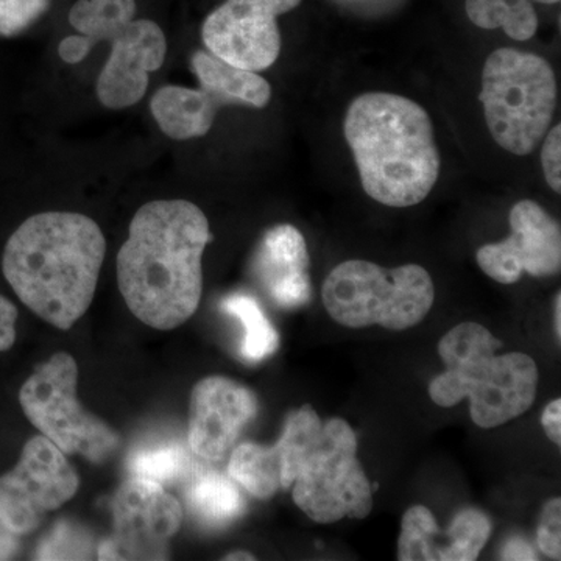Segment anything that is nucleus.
<instances>
[{
	"mask_svg": "<svg viewBox=\"0 0 561 561\" xmlns=\"http://www.w3.org/2000/svg\"><path fill=\"white\" fill-rule=\"evenodd\" d=\"M243 479L264 500L280 489L312 522L367 518L373 511L370 481L357 459V437L342 419L321 421L311 405L286 420L273 446L243 443L239 453Z\"/></svg>",
	"mask_w": 561,
	"mask_h": 561,
	"instance_id": "nucleus-1",
	"label": "nucleus"
},
{
	"mask_svg": "<svg viewBox=\"0 0 561 561\" xmlns=\"http://www.w3.org/2000/svg\"><path fill=\"white\" fill-rule=\"evenodd\" d=\"M209 221L187 201L140 206L117 254V284L128 309L147 327L171 331L201 306Z\"/></svg>",
	"mask_w": 561,
	"mask_h": 561,
	"instance_id": "nucleus-2",
	"label": "nucleus"
},
{
	"mask_svg": "<svg viewBox=\"0 0 561 561\" xmlns=\"http://www.w3.org/2000/svg\"><path fill=\"white\" fill-rule=\"evenodd\" d=\"M105 251V236L91 217L51 210L11 234L2 272L33 313L68 331L94 300Z\"/></svg>",
	"mask_w": 561,
	"mask_h": 561,
	"instance_id": "nucleus-3",
	"label": "nucleus"
},
{
	"mask_svg": "<svg viewBox=\"0 0 561 561\" xmlns=\"http://www.w3.org/2000/svg\"><path fill=\"white\" fill-rule=\"evenodd\" d=\"M343 133L365 194L381 205H419L440 179L430 114L411 99L391 92L362 94L346 111Z\"/></svg>",
	"mask_w": 561,
	"mask_h": 561,
	"instance_id": "nucleus-4",
	"label": "nucleus"
},
{
	"mask_svg": "<svg viewBox=\"0 0 561 561\" xmlns=\"http://www.w3.org/2000/svg\"><path fill=\"white\" fill-rule=\"evenodd\" d=\"M502 342L482 324L460 323L438 343L446 370L432 379L431 400L453 408L470 400L471 419L483 430H493L518 419L534 404L540 371L530 356L507 353L497 356Z\"/></svg>",
	"mask_w": 561,
	"mask_h": 561,
	"instance_id": "nucleus-5",
	"label": "nucleus"
},
{
	"mask_svg": "<svg viewBox=\"0 0 561 561\" xmlns=\"http://www.w3.org/2000/svg\"><path fill=\"white\" fill-rule=\"evenodd\" d=\"M479 99L494 142L508 153L527 157L551 127L556 72L531 51L513 47L491 51L483 65Z\"/></svg>",
	"mask_w": 561,
	"mask_h": 561,
	"instance_id": "nucleus-6",
	"label": "nucleus"
},
{
	"mask_svg": "<svg viewBox=\"0 0 561 561\" xmlns=\"http://www.w3.org/2000/svg\"><path fill=\"white\" fill-rule=\"evenodd\" d=\"M321 298L331 319L342 327L360 330L379 324L389 331H404L430 313L435 289L421 265L383 268L353 260L328 275Z\"/></svg>",
	"mask_w": 561,
	"mask_h": 561,
	"instance_id": "nucleus-7",
	"label": "nucleus"
},
{
	"mask_svg": "<svg viewBox=\"0 0 561 561\" xmlns=\"http://www.w3.org/2000/svg\"><path fill=\"white\" fill-rule=\"evenodd\" d=\"M192 70L198 79L197 90L169 84L150 102L158 127L175 140L208 135L217 113L225 106L265 108L271 103L272 87L253 70L236 68L209 50L195 51Z\"/></svg>",
	"mask_w": 561,
	"mask_h": 561,
	"instance_id": "nucleus-8",
	"label": "nucleus"
},
{
	"mask_svg": "<svg viewBox=\"0 0 561 561\" xmlns=\"http://www.w3.org/2000/svg\"><path fill=\"white\" fill-rule=\"evenodd\" d=\"M79 367L68 353L39 365L22 386L20 401L28 421L65 454L102 463L116 451L119 435L77 400Z\"/></svg>",
	"mask_w": 561,
	"mask_h": 561,
	"instance_id": "nucleus-9",
	"label": "nucleus"
},
{
	"mask_svg": "<svg viewBox=\"0 0 561 561\" xmlns=\"http://www.w3.org/2000/svg\"><path fill=\"white\" fill-rule=\"evenodd\" d=\"M80 481L65 453L44 435L25 443L16 467L0 478V523L16 535L72 500Z\"/></svg>",
	"mask_w": 561,
	"mask_h": 561,
	"instance_id": "nucleus-10",
	"label": "nucleus"
},
{
	"mask_svg": "<svg viewBox=\"0 0 561 561\" xmlns=\"http://www.w3.org/2000/svg\"><path fill=\"white\" fill-rule=\"evenodd\" d=\"M113 535L98 546L99 560H165L169 541L180 530L183 508L149 479H127L114 494Z\"/></svg>",
	"mask_w": 561,
	"mask_h": 561,
	"instance_id": "nucleus-11",
	"label": "nucleus"
},
{
	"mask_svg": "<svg viewBox=\"0 0 561 561\" xmlns=\"http://www.w3.org/2000/svg\"><path fill=\"white\" fill-rule=\"evenodd\" d=\"M302 0H227L203 22L206 50L236 68L261 72L278 60V18Z\"/></svg>",
	"mask_w": 561,
	"mask_h": 561,
	"instance_id": "nucleus-12",
	"label": "nucleus"
},
{
	"mask_svg": "<svg viewBox=\"0 0 561 561\" xmlns=\"http://www.w3.org/2000/svg\"><path fill=\"white\" fill-rule=\"evenodd\" d=\"M511 238L478 250V264L491 279L515 284L523 273L535 278L559 275L561 230L538 203L522 201L511 210Z\"/></svg>",
	"mask_w": 561,
	"mask_h": 561,
	"instance_id": "nucleus-13",
	"label": "nucleus"
},
{
	"mask_svg": "<svg viewBox=\"0 0 561 561\" xmlns=\"http://www.w3.org/2000/svg\"><path fill=\"white\" fill-rule=\"evenodd\" d=\"M256 413V397L242 383L224 376L202 379L191 393L187 445L192 454L208 461L224 459Z\"/></svg>",
	"mask_w": 561,
	"mask_h": 561,
	"instance_id": "nucleus-14",
	"label": "nucleus"
},
{
	"mask_svg": "<svg viewBox=\"0 0 561 561\" xmlns=\"http://www.w3.org/2000/svg\"><path fill=\"white\" fill-rule=\"evenodd\" d=\"M105 43L111 55L99 76V102L108 110L128 108L146 95L150 73L164 65L168 41L157 22L133 20Z\"/></svg>",
	"mask_w": 561,
	"mask_h": 561,
	"instance_id": "nucleus-15",
	"label": "nucleus"
},
{
	"mask_svg": "<svg viewBox=\"0 0 561 561\" xmlns=\"http://www.w3.org/2000/svg\"><path fill=\"white\" fill-rule=\"evenodd\" d=\"M490 535L489 516L474 508H465L448 529L442 530L430 508L413 505L402 516L398 560L474 561Z\"/></svg>",
	"mask_w": 561,
	"mask_h": 561,
	"instance_id": "nucleus-16",
	"label": "nucleus"
},
{
	"mask_svg": "<svg viewBox=\"0 0 561 561\" xmlns=\"http://www.w3.org/2000/svg\"><path fill=\"white\" fill-rule=\"evenodd\" d=\"M308 268V245L297 228L278 225L265 232L254 256L253 272L276 306L295 309L311 300Z\"/></svg>",
	"mask_w": 561,
	"mask_h": 561,
	"instance_id": "nucleus-17",
	"label": "nucleus"
},
{
	"mask_svg": "<svg viewBox=\"0 0 561 561\" xmlns=\"http://www.w3.org/2000/svg\"><path fill=\"white\" fill-rule=\"evenodd\" d=\"M184 497L191 515L205 526H227L245 511L238 482L213 470L192 472Z\"/></svg>",
	"mask_w": 561,
	"mask_h": 561,
	"instance_id": "nucleus-18",
	"label": "nucleus"
},
{
	"mask_svg": "<svg viewBox=\"0 0 561 561\" xmlns=\"http://www.w3.org/2000/svg\"><path fill=\"white\" fill-rule=\"evenodd\" d=\"M553 5L560 0H534ZM472 24L485 31L502 28L512 39L529 41L538 31L540 20L531 0H467L465 3Z\"/></svg>",
	"mask_w": 561,
	"mask_h": 561,
	"instance_id": "nucleus-19",
	"label": "nucleus"
},
{
	"mask_svg": "<svg viewBox=\"0 0 561 561\" xmlns=\"http://www.w3.org/2000/svg\"><path fill=\"white\" fill-rule=\"evenodd\" d=\"M127 470L135 478L149 479L162 486L190 479L195 471L190 445L179 440L139 445L128 457Z\"/></svg>",
	"mask_w": 561,
	"mask_h": 561,
	"instance_id": "nucleus-20",
	"label": "nucleus"
},
{
	"mask_svg": "<svg viewBox=\"0 0 561 561\" xmlns=\"http://www.w3.org/2000/svg\"><path fill=\"white\" fill-rule=\"evenodd\" d=\"M221 309L236 317L243 327L241 354L249 362H261L272 356L279 346V335L260 302L245 294H232L221 301Z\"/></svg>",
	"mask_w": 561,
	"mask_h": 561,
	"instance_id": "nucleus-21",
	"label": "nucleus"
},
{
	"mask_svg": "<svg viewBox=\"0 0 561 561\" xmlns=\"http://www.w3.org/2000/svg\"><path fill=\"white\" fill-rule=\"evenodd\" d=\"M135 14L136 0H77L69 22L95 46L135 20Z\"/></svg>",
	"mask_w": 561,
	"mask_h": 561,
	"instance_id": "nucleus-22",
	"label": "nucleus"
},
{
	"mask_svg": "<svg viewBox=\"0 0 561 561\" xmlns=\"http://www.w3.org/2000/svg\"><path fill=\"white\" fill-rule=\"evenodd\" d=\"M98 552L94 537L80 524L61 519L36 548V560H90Z\"/></svg>",
	"mask_w": 561,
	"mask_h": 561,
	"instance_id": "nucleus-23",
	"label": "nucleus"
},
{
	"mask_svg": "<svg viewBox=\"0 0 561 561\" xmlns=\"http://www.w3.org/2000/svg\"><path fill=\"white\" fill-rule=\"evenodd\" d=\"M49 5L50 0H0V35L14 36L27 31Z\"/></svg>",
	"mask_w": 561,
	"mask_h": 561,
	"instance_id": "nucleus-24",
	"label": "nucleus"
},
{
	"mask_svg": "<svg viewBox=\"0 0 561 561\" xmlns=\"http://www.w3.org/2000/svg\"><path fill=\"white\" fill-rule=\"evenodd\" d=\"M538 548L549 559H561V500L546 502L537 531Z\"/></svg>",
	"mask_w": 561,
	"mask_h": 561,
	"instance_id": "nucleus-25",
	"label": "nucleus"
},
{
	"mask_svg": "<svg viewBox=\"0 0 561 561\" xmlns=\"http://www.w3.org/2000/svg\"><path fill=\"white\" fill-rule=\"evenodd\" d=\"M541 165L549 187L561 192V125L557 124L551 131L546 133L541 149Z\"/></svg>",
	"mask_w": 561,
	"mask_h": 561,
	"instance_id": "nucleus-26",
	"label": "nucleus"
},
{
	"mask_svg": "<svg viewBox=\"0 0 561 561\" xmlns=\"http://www.w3.org/2000/svg\"><path fill=\"white\" fill-rule=\"evenodd\" d=\"M16 306L0 295V351L10 350L16 341Z\"/></svg>",
	"mask_w": 561,
	"mask_h": 561,
	"instance_id": "nucleus-27",
	"label": "nucleus"
},
{
	"mask_svg": "<svg viewBox=\"0 0 561 561\" xmlns=\"http://www.w3.org/2000/svg\"><path fill=\"white\" fill-rule=\"evenodd\" d=\"M92 47H94V44L91 43V39L79 33V35L62 39L60 46H58V54H60L61 60L68 62V65H79L88 57Z\"/></svg>",
	"mask_w": 561,
	"mask_h": 561,
	"instance_id": "nucleus-28",
	"label": "nucleus"
},
{
	"mask_svg": "<svg viewBox=\"0 0 561 561\" xmlns=\"http://www.w3.org/2000/svg\"><path fill=\"white\" fill-rule=\"evenodd\" d=\"M541 424L545 427L546 435L549 440L556 443L557 446L561 445V400L557 398L546 405L542 412Z\"/></svg>",
	"mask_w": 561,
	"mask_h": 561,
	"instance_id": "nucleus-29",
	"label": "nucleus"
},
{
	"mask_svg": "<svg viewBox=\"0 0 561 561\" xmlns=\"http://www.w3.org/2000/svg\"><path fill=\"white\" fill-rule=\"evenodd\" d=\"M501 556L504 560H538L534 548L523 538H512L505 542Z\"/></svg>",
	"mask_w": 561,
	"mask_h": 561,
	"instance_id": "nucleus-30",
	"label": "nucleus"
},
{
	"mask_svg": "<svg viewBox=\"0 0 561 561\" xmlns=\"http://www.w3.org/2000/svg\"><path fill=\"white\" fill-rule=\"evenodd\" d=\"M20 535L7 529L0 523V560H10L20 551Z\"/></svg>",
	"mask_w": 561,
	"mask_h": 561,
	"instance_id": "nucleus-31",
	"label": "nucleus"
},
{
	"mask_svg": "<svg viewBox=\"0 0 561 561\" xmlns=\"http://www.w3.org/2000/svg\"><path fill=\"white\" fill-rule=\"evenodd\" d=\"M553 327H556L557 337L561 339V295L557 294L553 302Z\"/></svg>",
	"mask_w": 561,
	"mask_h": 561,
	"instance_id": "nucleus-32",
	"label": "nucleus"
},
{
	"mask_svg": "<svg viewBox=\"0 0 561 561\" xmlns=\"http://www.w3.org/2000/svg\"><path fill=\"white\" fill-rule=\"evenodd\" d=\"M225 560H231V561H234V560H241V561H245V560H254V556H251L250 552H231V553H228L227 557H225Z\"/></svg>",
	"mask_w": 561,
	"mask_h": 561,
	"instance_id": "nucleus-33",
	"label": "nucleus"
}]
</instances>
